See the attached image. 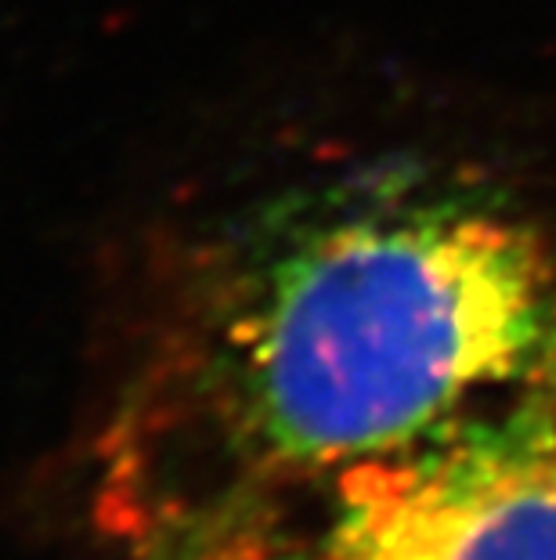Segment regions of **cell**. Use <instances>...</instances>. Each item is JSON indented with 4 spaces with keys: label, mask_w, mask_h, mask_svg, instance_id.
I'll return each mask as SVG.
<instances>
[{
    "label": "cell",
    "mask_w": 556,
    "mask_h": 560,
    "mask_svg": "<svg viewBox=\"0 0 556 560\" xmlns=\"http://www.w3.org/2000/svg\"><path fill=\"white\" fill-rule=\"evenodd\" d=\"M553 348L556 257L524 213L416 166L351 174L203 254L116 474L181 448L217 481L192 521L264 503L473 420Z\"/></svg>",
    "instance_id": "cell-1"
},
{
    "label": "cell",
    "mask_w": 556,
    "mask_h": 560,
    "mask_svg": "<svg viewBox=\"0 0 556 560\" xmlns=\"http://www.w3.org/2000/svg\"><path fill=\"white\" fill-rule=\"evenodd\" d=\"M250 528L253 560H556V427L524 398L340 470L293 539Z\"/></svg>",
    "instance_id": "cell-2"
},
{
    "label": "cell",
    "mask_w": 556,
    "mask_h": 560,
    "mask_svg": "<svg viewBox=\"0 0 556 560\" xmlns=\"http://www.w3.org/2000/svg\"><path fill=\"white\" fill-rule=\"evenodd\" d=\"M159 539L156 560H253V532L242 506L188 521Z\"/></svg>",
    "instance_id": "cell-3"
},
{
    "label": "cell",
    "mask_w": 556,
    "mask_h": 560,
    "mask_svg": "<svg viewBox=\"0 0 556 560\" xmlns=\"http://www.w3.org/2000/svg\"><path fill=\"white\" fill-rule=\"evenodd\" d=\"M524 398L556 427V348L546 359V365H542L539 373H535V380H531V384L524 387Z\"/></svg>",
    "instance_id": "cell-4"
}]
</instances>
